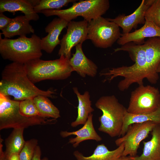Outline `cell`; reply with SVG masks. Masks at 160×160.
<instances>
[{"label": "cell", "mask_w": 160, "mask_h": 160, "mask_svg": "<svg viewBox=\"0 0 160 160\" xmlns=\"http://www.w3.org/2000/svg\"><path fill=\"white\" fill-rule=\"evenodd\" d=\"M75 0H41L39 4L34 7V11L40 13L46 10H60L62 7L66 6L70 3L76 2Z\"/></svg>", "instance_id": "cell-26"}, {"label": "cell", "mask_w": 160, "mask_h": 160, "mask_svg": "<svg viewBox=\"0 0 160 160\" xmlns=\"http://www.w3.org/2000/svg\"><path fill=\"white\" fill-rule=\"evenodd\" d=\"M119 160H134L132 156H122Z\"/></svg>", "instance_id": "cell-33"}, {"label": "cell", "mask_w": 160, "mask_h": 160, "mask_svg": "<svg viewBox=\"0 0 160 160\" xmlns=\"http://www.w3.org/2000/svg\"><path fill=\"white\" fill-rule=\"evenodd\" d=\"M17 11L23 13L30 21H36L39 19L38 15L34 11V7L31 0H0V13L8 12L14 15Z\"/></svg>", "instance_id": "cell-18"}, {"label": "cell", "mask_w": 160, "mask_h": 160, "mask_svg": "<svg viewBox=\"0 0 160 160\" xmlns=\"http://www.w3.org/2000/svg\"><path fill=\"white\" fill-rule=\"evenodd\" d=\"M123 50L128 53L135 63L129 66H123L111 68L107 72L100 73L101 76L108 77L107 80L110 81L118 76L123 77V79L120 81L118 85L119 89L122 91L128 89L134 83L137 84L139 85L143 84L146 63L145 47L143 44H137L130 42L124 46Z\"/></svg>", "instance_id": "cell-2"}, {"label": "cell", "mask_w": 160, "mask_h": 160, "mask_svg": "<svg viewBox=\"0 0 160 160\" xmlns=\"http://www.w3.org/2000/svg\"><path fill=\"white\" fill-rule=\"evenodd\" d=\"M68 22L60 18H55L45 28L47 35L41 39L42 50L49 54L52 53L55 47L60 44L59 36L64 28L67 26Z\"/></svg>", "instance_id": "cell-14"}, {"label": "cell", "mask_w": 160, "mask_h": 160, "mask_svg": "<svg viewBox=\"0 0 160 160\" xmlns=\"http://www.w3.org/2000/svg\"><path fill=\"white\" fill-rule=\"evenodd\" d=\"M20 102L0 93V130L9 128L25 129L33 125L50 124L55 120L39 116H25L20 112Z\"/></svg>", "instance_id": "cell-6"}, {"label": "cell", "mask_w": 160, "mask_h": 160, "mask_svg": "<svg viewBox=\"0 0 160 160\" xmlns=\"http://www.w3.org/2000/svg\"><path fill=\"white\" fill-rule=\"evenodd\" d=\"M8 160H20L19 154H15L12 155Z\"/></svg>", "instance_id": "cell-32"}, {"label": "cell", "mask_w": 160, "mask_h": 160, "mask_svg": "<svg viewBox=\"0 0 160 160\" xmlns=\"http://www.w3.org/2000/svg\"><path fill=\"white\" fill-rule=\"evenodd\" d=\"M0 93L20 101L40 95L52 98L54 92L38 88L28 77L24 64L12 62L6 65L2 72Z\"/></svg>", "instance_id": "cell-1"}, {"label": "cell", "mask_w": 160, "mask_h": 160, "mask_svg": "<svg viewBox=\"0 0 160 160\" xmlns=\"http://www.w3.org/2000/svg\"><path fill=\"white\" fill-rule=\"evenodd\" d=\"M148 121H152L160 125V105L156 111L150 113L133 114L127 111L124 117L120 136L124 135L132 124Z\"/></svg>", "instance_id": "cell-24"}, {"label": "cell", "mask_w": 160, "mask_h": 160, "mask_svg": "<svg viewBox=\"0 0 160 160\" xmlns=\"http://www.w3.org/2000/svg\"><path fill=\"white\" fill-rule=\"evenodd\" d=\"M110 7L108 0H86L74 2L67 9L60 10H46L41 11L46 17L56 15L69 22L78 16L89 22L102 16Z\"/></svg>", "instance_id": "cell-7"}, {"label": "cell", "mask_w": 160, "mask_h": 160, "mask_svg": "<svg viewBox=\"0 0 160 160\" xmlns=\"http://www.w3.org/2000/svg\"><path fill=\"white\" fill-rule=\"evenodd\" d=\"M41 39L35 34L30 38L20 36L17 39H2L0 36V54L4 60L25 64L42 55Z\"/></svg>", "instance_id": "cell-3"}, {"label": "cell", "mask_w": 160, "mask_h": 160, "mask_svg": "<svg viewBox=\"0 0 160 160\" xmlns=\"http://www.w3.org/2000/svg\"><path fill=\"white\" fill-rule=\"evenodd\" d=\"M145 19L160 28V0H155L147 9L145 14Z\"/></svg>", "instance_id": "cell-28"}, {"label": "cell", "mask_w": 160, "mask_h": 160, "mask_svg": "<svg viewBox=\"0 0 160 160\" xmlns=\"http://www.w3.org/2000/svg\"><path fill=\"white\" fill-rule=\"evenodd\" d=\"M88 23L84 20L68 23L66 33L61 40L58 52L60 56H64L70 59L72 48L87 39Z\"/></svg>", "instance_id": "cell-11"}, {"label": "cell", "mask_w": 160, "mask_h": 160, "mask_svg": "<svg viewBox=\"0 0 160 160\" xmlns=\"http://www.w3.org/2000/svg\"><path fill=\"white\" fill-rule=\"evenodd\" d=\"M24 65L28 77L34 84L46 80H64L74 71L69 59L64 56L53 60L34 59Z\"/></svg>", "instance_id": "cell-4"}, {"label": "cell", "mask_w": 160, "mask_h": 160, "mask_svg": "<svg viewBox=\"0 0 160 160\" xmlns=\"http://www.w3.org/2000/svg\"><path fill=\"white\" fill-rule=\"evenodd\" d=\"M155 0H143L136 10L130 15L120 14L114 18H107L108 20L116 24L122 30V33L130 32L133 28H135L139 24H144L145 14L147 9Z\"/></svg>", "instance_id": "cell-13"}, {"label": "cell", "mask_w": 160, "mask_h": 160, "mask_svg": "<svg viewBox=\"0 0 160 160\" xmlns=\"http://www.w3.org/2000/svg\"><path fill=\"white\" fill-rule=\"evenodd\" d=\"M19 111L21 114L26 117L39 116L33 98L28 99L20 101Z\"/></svg>", "instance_id": "cell-27"}, {"label": "cell", "mask_w": 160, "mask_h": 160, "mask_svg": "<svg viewBox=\"0 0 160 160\" xmlns=\"http://www.w3.org/2000/svg\"><path fill=\"white\" fill-rule=\"evenodd\" d=\"M12 18L6 16L3 13H0V30L4 29L12 21Z\"/></svg>", "instance_id": "cell-30"}, {"label": "cell", "mask_w": 160, "mask_h": 160, "mask_svg": "<svg viewBox=\"0 0 160 160\" xmlns=\"http://www.w3.org/2000/svg\"><path fill=\"white\" fill-rule=\"evenodd\" d=\"M143 44L146 62L145 78L151 84H155L159 79L156 70L160 62V37L149 38Z\"/></svg>", "instance_id": "cell-12"}, {"label": "cell", "mask_w": 160, "mask_h": 160, "mask_svg": "<svg viewBox=\"0 0 160 160\" xmlns=\"http://www.w3.org/2000/svg\"><path fill=\"white\" fill-rule=\"evenodd\" d=\"M93 114H90L84 126L79 129L72 132L62 131L60 133L63 137H66L71 135H76L75 138H70L68 143L76 148L81 142L88 140H95L99 142L102 140L101 137L97 133L94 127L92 121Z\"/></svg>", "instance_id": "cell-17"}, {"label": "cell", "mask_w": 160, "mask_h": 160, "mask_svg": "<svg viewBox=\"0 0 160 160\" xmlns=\"http://www.w3.org/2000/svg\"><path fill=\"white\" fill-rule=\"evenodd\" d=\"M82 44L76 46V51L69 59L70 64L73 71H76L81 77L87 75L94 77L97 73V67L91 60L87 57L82 49Z\"/></svg>", "instance_id": "cell-16"}, {"label": "cell", "mask_w": 160, "mask_h": 160, "mask_svg": "<svg viewBox=\"0 0 160 160\" xmlns=\"http://www.w3.org/2000/svg\"><path fill=\"white\" fill-rule=\"evenodd\" d=\"M41 151L39 146L37 145L36 147L34 155L32 160H49L46 157L41 159Z\"/></svg>", "instance_id": "cell-31"}, {"label": "cell", "mask_w": 160, "mask_h": 160, "mask_svg": "<svg viewBox=\"0 0 160 160\" xmlns=\"http://www.w3.org/2000/svg\"><path fill=\"white\" fill-rule=\"evenodd\" d=\"M30 20L25 15H19L12 18L9 24L2 31L4 38H11L16 36H26L34 33V30L30 24Z\"/></svg>", "instance_id": "cell-22"}, {"label": "cell", "mask_w": 160, "mask_h": 160, "mask_svg": "<svg viewBox=\"0 0 160 160\" xmlns=\"http://www.w3.org/2000/svg\"><path fill=\"white\" fill-rule=\"evenodd\" d=\"M152 137L143 142L142 154L132 157L134 160H160V125H157L151 132Z\"/></svg>", "instance_id": "cell-21"}, {"label": "cell", "mask_w": 160, "mask_h": 160, "mask_svg": "<svg viewBox=\"0 0 160 160\" xmlns=\"http://www.w3.org/2000/svg\"><path fill=\"white\" fill-rule=\"evenodd\" d=\"M37 144L38 140L35 139L26 141L19 154L20 160H32Z\"/></svg>", "instance_id": "cell-29"}, {"label": "cell", "mask_w": 160, "mask_h": 160, "mask_svg": "<svg viewBox=\"0 0 160 160\" xmlns=\"http://www.w3.org/2000/svg\"><path fill=\"white\" fill-rule=\"evenodd\" d=\"M156 72L157 73H160V62L156 70Z\"/></svg>", "instance_id": "cell-34"}, {"label": "cell", "mask_w": 160, "mask_h": 160, "mask_svg": "<svg viewBox=\"0 0 160 160\" xmlns=\"http://www.w3.org/2000/svg\"><path fill=\"white\" fill-rule=\"evenodd\" d=\"M124 149V143L112 151L101 144L97 145L92 154L89 156H85L78 151H75L73 155L77 160H119L122 156Z\"/></svg>", "instance_id": "cell-19"}, {"label": "cell", "mask_w": 160, "mask_h": 160, "mask_svg": "<svg viewBox=\"0 0 160 160\" xmlns=\"http://www.w3.org/2000/svg\"><path fill=\"white\" fill-rule=\"evenodd\" d=\"M119 27L114 23L102 16L88 22L87 39L97 47L105 49L111 47L120 38Z\"/></svg>", "instance_id": "cell-8"}, {"label": "cell", "mask_w": 160, "mask_h": 160, "mask_svg": "<svg viewBox=\"0 0 160 160\" xmlns=\"http://www.w3.org/2000/svg\"><path fill=\"white\" fill-rule=\"evenodd\" d=\"M160 105L158 89L142 84L132 92L127 111L133 114L150 113L156 111Z\"/></svg>", "instance_id": "cell-9"}, {"label": "cell", "mask_w": 160, "mask_h": 160, "mask_svg": "<svg viewBox=\"0 0 160 160\" xmlns=\"http://www.w3.org/2000/svg\"><path fill=\"white\" fill-rule=\"evenodd\" d=\"M23 128H16L13 130L6 139L5 150L3 152L0 142V160H8L12 155L19 154L25 142L23 136Z\"/></svg>", "instance_id": "cell-20"}, {"label": "cell", "mask_w": 160, "mask_h": 160, "mask_svg": "<svg viewBox=\"0 0 160 160\" xmlns=\"http://www.w3.org/2000/svg\"><path fill=\"white\" fill-rule=\"evenodd\" d=\"M95 106L103 113L98 118L100 123L98 130L111 137L120 136L127 109L114 95L100 97L96 102Z\"/></svg>", "instance_id": "cell-5"}, {"label": "cell", "mask_w": 160, "mask_h": 160, "mask_svg": "<svg viewBox=\"0 0 160 160\" xmlns=\"http://www.w3.org/2000/svg\"><path fill=\"white\" fill-rule=\"evenodd\" d=\"M155 37H160V28L151 22L145 21L140 29L127 34L121 33L117 43L121 46L130 42L142 44L144 43L145 39Z\"/></svg>", "instance_id": "cell-15"}, {"label": "cell", "mask_w": 160, "mask_h": 160, "mask_svg": "<svg viewBox=\"0 0 160 160\" xmlns=\"http://www.w3.org/2000/svg\"><path fill=\"white\" fill-rule=\"evenodd\" d=\"M39 116L56 119L60 117V111L48 98L43 95H38L33 98Z\"/></svg>", "instance_id": "cell-25"}, {"label": "cell", "mask_w": 160, "mask_h": 160, "mask_svg": "<svg viewBox=\"0 0 160 160\" xmlns=\"http://www.w3.org/2000/svg\"><path fill=\"white\" fill-rule=\"evenodd\" d=\"M73 92L76 95L78 101L77 107L78 115L76 120L71 124V126L76 127L79 125H84L87 121L89 115L94 111L92 107L90 95L88 91H85L81 95L76 87L73 88Z\"/></svg>", "instance_id": "cell-23"}, {"label": "cell", "mask_w": 160, "mask_h": 160, "mask_svg": "<svg viewBox=\"0 0 160 160\" xmlns=\"http://www.w3.org/2000/svg\"><path fill=\"white\" fill-rule=\"evenodd\" d=\"M157 124L154 122L148 121L131 125L126 134L115 141L118 146L124 144L122 156H135L140 143L148 137Z\"/></svg>", "instance_id": "cell-10"}]
</instances>
